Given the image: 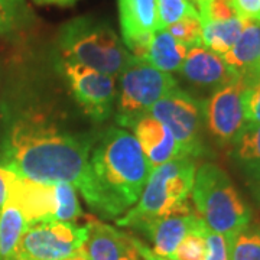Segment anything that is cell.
<instances>
[{
    "label": "cell",
    "mask_w": 260,
    "mask_h": 260,
    "mask_svg": "<svg viewBox=\"0 0 260 260\" xmlns=\"http://www.w3.org/2000/svg\"><path fill=\"white\" fill-rule=\"evenodd\" d=\"M54 195H55V214L54 221H67L74 223L77 218L83 215L77 189L67 182L54 184Z\"/></svg>",
    "instance_id": "cell-23"
},
{
    "label": "cell",
    "mask_w": 260,
    "mask_h": 260,
    "mask_svg": "<svg viewBox=\"0 0 260 260\" xmlns=\"http://www.w3.org/2000/svg\"><path fill=\"white\" fill-rule=\"evenodd\" d=\"M37 3L41 5H59V6H67V5H73L77 0H35Z\"/></svg>",
    "instance_id": "cell-35"
},
{
    "label": "cell",
    "mask_w": 260,
    "mask_h": 260,
    "mask_svg": "<svg viewBox=\"0 0 260 260\" xmlns=\"http://www.w3.org/2000/svg\"><path fill=\"white\" fill-rule=\"evenodd\" d=\"M94 140L39 114H25L10 126L2 162L32 181L73 185L90 208L102 214V198L90 165Z\"/></svg>",
    "instance_id": "cell-1"
},
{
    "label": "cell",
    "mask_w": 260,
    "mask_h": 260,
    "mask_svg": "<svg viewBox=\"0 0 260 260\" xmlns=\"http://www.w3.org/2000/svg\"><path fill=\"white\" fill-rule=\"evenodd\" d=\"M16 172L13 169H10L8 165H5L3 162H0V208L8 200L9 195V186L13 182V179L16 178Z\"/></svg>",
    "instance_id": "cell-32"
},
{
    "label": "cell",
    "mask_w": 260,
    "mask_h": 260,
    "mask_svg": "<svg viewBox=\"0 0 260 260\" xmlns=\"http://www.w3.org/2000/svg\"><path fill=\"white\" fill-rule=\"evenodd\" d=\"M158 29H168L182 19L198 16L195 5L191 0H156Z\"/></svg>",
    "instance_id": "cell-24"
},
{
    "label": "cell",
    "mask_w": 260,
    "mask_h": 260,
    "mask_svg": "<svg viewBox=\"0 0 260 260\" xmlns=\"http://www.w3.org/2000/svg\"><path fill=\"white\" fill-rule=\"evenodd\" d=\"M205 223L200 224L192 232H189L182 242L178 244L177 250L174 253V260H205L207 254V242H205Z\"/></svg>",
    "instance_id": "cell-25"
},
{
    "label": "cell",
    "mask_w": 260,
    "mask_h": 260,
    "mask_svg": "<svg viewBox=\"0 0 260 260\" xmlns=\"http://www.w3.org/2000/svg\"><path fill=\"white\" fill-rule=\"evenodd\" d=\"M221 58L233 74L249 87L260 81V23L246 20L237 42Z\"/></svg>",
    "instance_id": "cell-16"
},
{
    "label": "cell",
    "mask_w": 260,
    "mask_h": 260,
    "mask_svg": "<svg viewBox=\"0 0 260 260\" xmlns=\"http://www.w3.org/2000/svg\"><path fill=\"white\" fill-rule=\"evenodd\" d=\"M84 247L90 260H142L133 237L102 221L88 223Z\"/></svg>",
    "instance_id": "cell-15"
},
{
    "label": "cell",
    "mask_w": 260,
    "mask_h": 260,
    "mask_svg": "<svg viewBox=\"0 0 260 260\" xmlns=\"http://www.w3.org/2000/svg\"><path fill=\"white\" fill-rule=\"evenodd\" d=\"M232 260H260V227L246 225L230 239Z\"/></svg>",
    "instance_id": "cell-22"
},
{
    "label": "cell",
    "mask_w": 260,
    "mask_h": 260,
    "mask_svg": "<svg viewBox=\"0 0 260 260\" xmlns=\"http://www.w3.org/2000/svg\"><path fill=\"white\" fill-rule=\"evenodd\" d=\"M90 165L102 198L100 215L109 218H119L138 203L152 171L136 138L116 126L95 138Z\"/></svg>",
    "instance_id": "cell-2"
},
{
    "label": "cell",
    "mask_w": 260,
    "mask_h": 260,
    "mask_svg": "<svg viewBox=\"0 0 260 260\" xmlns=\"http://www.w3.org/2000/svg\"><path fill=\"white\" fill-rule=\"evenodd\" d=\"M203 25V47L217 55L227 54L242 34L246 20L233 18L223 22H205Z\"/></svg>",
    "instance_id": "cell-21"
},
{
    "label": "cell",
    "mask_w": 260,
    "mask_h": 260,
    "mask_svg": "<svg viewBox=\"0 0 260 260\" xmlns=\"http://www.w3.org/2000/svg\"><path fill=\"white\" fill-rule=\"evenodd\" d=\"M179 73L188 83L211 90H217L236 78L223 58L204 47L189 48Z\"/></svg>",
    "instance_id": "cell-14"
},
{
    "label": "cell",
    "mask_w": 260,
    "mask_h": 260,
    "mask_svg": "<svg viewBox=\"0 0 260 260\" xmlns=\"http://www.w3.org/2000/svg\"><path fill=\"white\" fill-rule=\"evenodd\" d=\"M58 67L84 114L97 123L107 120L116 106L117 78L62 58Z\"/></svg>",
    "instance_id": "cell-9"
},
{
    "label": "cell",
    "mask_w": 260,
    "mask_h": 260,
    "mask_svg": "<svg viewBox=\"0 0 260 260\" xmlns=\"http://www.w3.org/2000/svg\"><path fill=\"white\" fill-rule=\"evenodd\" d=\"M191 2H194V0H191Z\"/></svg>",
    "instance_id": "cell-36"
},
{
    "label": "cell",
    "mask_w": 260,
    "mask_h": 260,
    "mask_svg": "<svg viewBox=\"0 0 260 260\" xmlns=\"http://www.w3.org/2000/svg\"><path fill=\"white\" fill-rule=\"evenodd\" d=\"M87 239L88 224L77 225L67 221L30 224L19 242L15 260H62L84 247Z\"/></svg>",
    "instance_id": "cell-8"
},
{
    "label": "cell",
    "mask_w": 260,
    "mask_h": 260,
    "mask_svg": "<svg viewBox=\"0 0 260 260\" xmlns=\"http://www.w3.org/2000/svg\"><path fill=\"white\" fill-rule=\"evenodd\" d=\"M191 197L195 213L213 232L232 239L250 224L249 205L229 174L215 164L205 162L197 168Z\"/></svg>",
    "instance_id": "cell-4"
},
{
    "label": "cell",
    "mask_w": 260,
    "mask_h": 260,
    "mask_svg": "<svg viewBox=\"0 0 260 260\" xmlns=\"http://www.w3.org/2000/svg\"><path fill=\"white\" fill-rule=\"evenodd\" d=\"M25 0H0V35L18 30L26 22Z\"/></svg>",
    "instance_id": "cell-26"
},
{
    "label": "cell",
    "mask_w": 260,
    "mask_h": 260,
    "mask_svg": "<svg viewBox=\"0 0 260 260\" xmlns=\"http://www.w3.org/2000/svg\"><path fill=\"white\" fill-rule=\"evenodd\" d=\"M133 242H135V246H136V249H138V251H139L142 260H174V259H165V257H160V256H158V254H155L153 251L149 249L146 244H143L140 240L135 239V237H133Z\"/></svg>",
    "instance_id": "cell-33"
},
{
    "label": "cell",
    "mask_w": 260,
    "mask_h": 260,
    "mask_svg": "<svg viewBox=\"0 0 260 260\" xmlns=\"http://www.w3.org/2000/svg\"><path fill=\"white\" fill-rule=\"evenodd\" d=\"M8 197L16 203L29 225L44 221H54V184H44L16 175L13 182L10 184Z\"/></svg>",
    "instance_id": "cell-12"
},
{
    "label": "cell",
    "mask_w": 260,
    "mask_h": 260,
    "mask_svg": "<svg viewBox=\"0 0 260 260\" xmlns=\"http://www.w3.org/2000/svg\"><path fill=\"white\" fill-rule=\"evenodd\" d=\"M148 114L171 130L182 156L194 159L204 152V104L194 95L175 87L162 97Z\"/></svg>",
    "instance_id": "cell-7"
},
{
    "label": "cell",
    "mask_w": 260,
    "mask_h": 260,
    "mask_svg": "<svg viewBox=\"0 0 260 260\" xmlns=\"http://www.w3.org/2000/svg\"><path fill=\"white\" fill-rule=\"evenodd\" d=\"M188 51L189 48L178 42L167 29H158L152 34L148 52L143 61L159 71L172 74L181 70Z\"/></svg>",
    "instance_id": "cell-18"
},
{
    "label": "cell",
    "mask_w": 260,
    "mask_h": 260,
    "mask_svg": "<svg viewBox=\"0 0 260 260\" xmlns=\"http://www.w3.org/2000/svg\"><path fill=\"white\" fill-rule=\"evenodd\" d=\"M233 6L239 18L260 23V0H233Z\"/></svg>",
    "instance_id": "cell-31"
},
{
    "label": "cell",
    "mask_w": 260,
    "mask_h": 260,
    "mask_svg": "<svg viewBox=\"0 0 260 260\" xmlns=\"http://www.w3.org/2000/svg\"><path fill=\"white\" fill-rule=\"evenodd\" d=\"M205 242H207L205 260H232V256H230V237L207 229Z\"/></svg>",
    "instance_id": "cell-29"
},
{
    "label": "cell",
    "mask_w": 260,
    "mask_h": 260,
    "mask_svg": "<svg viewBox=\"0 0 260 260\" xmlns=\"http://www.w3.org/2000/svg\"><path fill=\"white\" fill-rule=\"evenodd\" d=\"M201 23L205 22H223L237 18L233 0H194Z\"/></svg>",
    "instance_id": "cell-27"
},
{
    "label": "cell",
    "mask_w": 260,
    "mask_h": 260,
    "mask_svg": "<svg viewBox=\"0 0 260 260\" xmlns=\"http://www.w3.org/2000/svg\"><path fill=\"white\" fill-rule=\"evenodd\" d=\"M178 42L188 48L203 47V25L200 16H189L182 19L167 29Z\"/></svg>",
    "instance_id": "cell-28"
},
{
    "label": "cell",
    "mask_w": 260,
    "mask_h": 260,
    "mask_svg": "<svg viewBox=\"0 0 260 260\" xmlns=\"http://www.w3.org/2000/svg\"><path fill=\"white\" fill-rule=\"evenodd\" d=\"M119 78L116 97V121L121 127H130L133 121L148 112L177 85V80L169 73L138 58H130Z\"/></svg>",
    "instance_id": "cell-6"
},
{
    "label": "cell",
    "mask_w": 260,
    "mask_h": 260,
    "mask_svg": "<svg viewBox=\"0 0 260 260\" xmlns=\"http://www.w3.org/2000/svg\"><path fill=\"white\" fill-rule=\"evenodd\" d=\"M249 84L236 77L214 90L204 103L205 126L221 146L233 145L247 124L244 116V94Z\"/></svg>",
    "instance_id": "cell-10"
},
{
    "label": "cell",
    "mask_w": 260,
    "mask_h": 260,
    "mask_svg": "<svg viewBox=\"0 0 260 260\" xmlns=\"http://www.w3.org/2000/svg\"><path fill=\"white\" fill-rule=\"evenodd\" d=\"M201 223V217L186 201L174 211L146 223L139 230L145 233L149 242L152 243V247L149 249L155 254L165 259H172L178 244Z\"/></svg>",
    "instance_id": "cell-11"
},
{
    "label": "cell",
    "mask_w": 260,
    "mask_h": 260,
    "mask_svg": "<svg viewBox=\"0 0 260 260\" xmlns=\"http://www.w3.org/2000/svg\"><path fill=\"white\" fill-rule=\"evenodd\" d=\"M28 227L23 213L8 197L0 208V260H15L19 242Z\"/></svg>",
    "instance_id": "cell-20"
},
{
    "label": "cell",
    "mask_w": 260,
    "mask_h": 260,
    "mask_svg": "<svg viewBox=\"0 0 260 260\" xmlns=\"http://www.w3.org/2000/svg\"><path fill=\"white\" fill-rule=\"evenodd\" d=\"M233 160L246 177L260 182V123H247L234 140Z\"/></svg>",
    "instance_id": "cell-19"
},
{
    "label": "cell",
    "mask_w": 260,
    "mask_h": 260,
    "mask_svg": "<svg viewBox=\"0 0 260 260\" xmlns=\"http://www.w3.org/2000/svg\"><path fill=\"white\" fill-rule=\"evenodd\" d=\"M197 165L188 156L171 159L153 168L138 203L116 220L120 227L138 229L174 211L188 201L194 185Z\"/></svg>",
    "instance_id": "cell-5"
},
{
    "label": "cell",
    "mask_w": 260,
    "mask_h": 260,
    "mask_svg": "<svg viewBox=\"0 0 260 260\" xmlns=\"http://www.w3.org/2000/svg\"><path fill=\"white\" fill-rule=\"evenodd\" d=\"M117 8L123 44L158 30L156 0H117Z\"/></svg>",
    "instance_id": "cell-17"
},
{
    "label": "cell",
    "mask_w": 260,
    "mask_h": 260,
    "mask_svg": "<svg viewBox=\"0 0 260 260\" xmlns=\"http://www.w3.org/2000/svg\"><path fill=\"white\" fill-rule=\"evenodd\" d=\"M62 260H90V257H88V254L85 251V247H81L80 250L74 251L71 256H68V257H65Z\"/></svg>",
    "instance_id": "cell-34"
},
{
    "label": "cell",
    "mask_w": 260,
    "mask_h": 260,
    "mask_svg": "<svg viewBox=\"0 0 260 260\" xmlns=\"http://www.w3.org/2000/svg\"><path fill=\"white\" fill-rule=\"evenodd\" d=\"M16 260H20V259H16Z\"/></svg>",
    "instance_id": "cell-37"
},
{
    "label": "cell",
    "mask_w": 260,
    "mask_h": 260,
    "mask_svg": "<svg viewBox=\"0 0 260 260\" xmlns=\"http://www.w3.org/2000/svg\"><path fill=\"white\" fill-rule=\"evenodd\" d=\"M244 116L247 123H260V81L250 85L244 94Z\"/></svg>",
    "instance_id": "cell-30"
},
{
    "label": "cell",
    "mask_w": 260,
    "mask_h": 260,
    "mask_svg": "<svg viewBox=\"0 0 260 260\" xmlns=\"http://www.w3.org/2000/svg\"><path fill=\"white\" fill-rule=\"evenodd\" d=\"M62 59L119 77L132 55L116 30L102 19L78 16L64 23L56 35Z\"/></svg>",
    "instance_id": "cell-3"
},
{
    "label": "cell",
    "mask_w": 260,
    "mask_h": 260,
    "mask_svg": "<svg viewBox=\"0 0 260 260\" xmlns=\"http://www.w3.org/2000/svg\"><path fill=\"white\" fill-rule=\"evenodd\" d=\"M142 152L149 160L152 169L171 159L179 158L181 150L175 138L165 124L150 114H143L130 126Z\"/></svg>",
    "instance_id": "cell-13"
}]
</instances>
